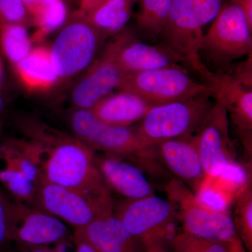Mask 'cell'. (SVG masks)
<instances>
[{
    "instance_id": "14",
    "label": "cell",
    "mask_w": 252,
    "mask_h": 252,
    "mask_svg": "<svg viewBox=\"0 0 252 252\" xmlns=\"http://www.w3.org/2000/svg\"><path fill=\"white\" fill-rule=\"evenodd\" d=\"M209 86L212 97L225 107L245 148L252 153V88L244 85L230 73H215Z\"/></svg>"
},
{
    "instance_id": "15",
    "label": "cell",
    "mask_w": 252,
    "mask_h": 252,
    "mask_svg": "<svg viewBox=\"0 0 252 252\" xmlns=\"http://www.w3.org/2000/svg\"><path fill=\"white\" fill-rule=\"evenodd\" d=\"M158 160L162 166L196 195L207 175L191 136L162 141L154 144Z\"/></svg>"
},
{
    "instance_id": "32",
    "label": "cell",
    "mask_w": 252,
    "mask_h": 252,
    "mask_svg": "<svg viewBox=\"0 0 252 252\" xmlns=\"http://www.w3.org/2000/svg\"><path fill=\"white\" fill-rule=\"evenodd\" d=\"M230 252H247L241 240L238 238L233 239L230 242Z\"/></svg>"
},
{
    "instance_id": "29",
    "label": "cell",
    "mask_w": 252,
    "mask_h": 252,
    "mask_svg": "<svg viewBox=\"0 0 252 252\" xmlns=\"http://www.w3.org/2000/svg\"><path fill=\"white\" fill-rule=\"evenodd\" d=\"M228 73L236 78L244 85L252 88V54L249 55L245 62L240 63L234 70Z\"/></svg>"
},
{
    "instance_id": "21",
    "label": "cell",
    "mask_w": 252,
    "mask_h": 252,
    "mask_svg": "<svg viewBox=\"0 0 252 252\" xmlns=\"http://www.w3.org/2000/svg\"><path fill=\"white\" fill-rule=\"evenodd\" d=\"M130 0H99L86 9L80 10L84 18L104 36L121 31L130 19Z\"/></svg>"
},
{
    "instance_id": "18",
    "label": "cell",
    "mask_w": 252,
    "mask_h": 252,
    "mask_svg": "<svg viewBox=\"0 0 252 252\" xmlns=\"http://www.w3.org/2000/svg\"><path fill=\"white\" fill-rule=\"evenodd\" d=\"M79 230L101 252H146L114 212Z\"/></svg>"
},
{
    "instance_id": "30",
    "label": "cell",
    "mask_w": 252,
    "mask_h": 252,
    "mask_svg": "<svg viewBox=\"0 0 252 252\" xmlns=\"http://www.w3.org/2000/svg\"><path fill=\"white\" fill-rule=\"evenodd\" d=\"M73 241L76 252H101L85 238L80 230L74 229Z\"/></svg>"
},
{
    "instance_id": "26",
    "label": "cell",
    "mask_w": 252,
    "mask_h": 252,
    "mask_svg": "<svg viewBox=\"0 0 252 252\" xmlns=\"http://www.w3.org/2000/svg\"><path fill=\"white\" fill-rule=\"evenodd\" d=\"M230 242L198 238L181 230L172 242L170 252H230Z\"/></svg>"
},
{
    "instance_id": "10",
    "label": "cell",
    "mask_w": 252,
    "mask_h": 252,
    "mask_svg": "<svg viewBox=\"0 0 252 252\" xmlns=\"http://www.w3.org/2000/svg\"><path fill=\"white\" fill-rule=\"evenodd\" d=\"M104 36L79 11L61 31L50 49L59 77H72L89 67Z\"/></svg>"
},
{
    "instance_id": "37",
    "label": "cell",
    "mask_w": 252,
    "mask_h": 252,
    "mask_svg": "<svg viewBox=\"0 0 252 252\" xmlns=\"http://www.w3.org/2000/svg\"><path fill=\"white\" fill-rule=\"evenodd\" d=\"M5 252H18L17 250H6Z\"/></svg>"
},
{
    "instance_id": "19",
    "label": "cell",
    "mask_w": 252,
    "mask_h": 252,
    "mask_svg": "<svg viewBox=\"0 0 252 252\" xmlns=\"http://www.w3.org/2000/svg\"><path fill=\"white\" fill-rule=\"evenodd\" d=\"M154 105L133 93L121 91L107 95L90 109L97 119L106 124L130 126L140 122Z\"/></svg>"
},
{
    "instance_id": "33",
    "label": "cell",
    "mask_w": 252,
    "mask_h": 252,
    "mask_svg": "<svg viewBox=\"0 0 252 252\" xmlns=\"http://www.w3.org/2000/svg\"><path fill=\"white\" fill-rule=\"evenodd\" d=\"M97 1H99V0H82L80 10H84L89 7L91 5L97 2Z\"/></svg>"
},
{
    "instance_id": "24",
    "label": "cell",
    "mask_w": 252,
    "mask_h": 252,
    "mask_svg": "<svg viewBox=\"0 0 252 252\" xmlns=\"http://www.w3.org/2000/svg\"><path fill=\"white\" fill-rule=\"evenodd\" d=\"M237 235L247 252H252V185L251 177L237 192L232 215Z\"/></svg>"
},
{
    "instance_id": "38",
    "label": "cell",
    "mask_w": 252,
    "mask_h": 252,
    "mask_svg": "<svg viewBox=\"0 0 252 252\" xmlns=\"http://www.w3.org/2000/svg\"><path fill=\"white\" fill-rule=\"evenodd\" d=\"M130 1H132V0H130Z\"/></svg>"
},
{
    "instance_id": "4",
    "label": "cell",
    "mask_w": 252,
    "mask_h": 252,
    "mask_svg": "<svg viewBox=\"0 0 252 252\" xmlns=\"http://www.w3.org/2000/svg\"><path fill=\"white\" fill-rule=\"evenodd\" d=\"M113 212L146 252H170L180 231L173 205L156 195L137 200L124 198L114 205Z\"/></svg>"
},
{
    "instance_id": "5",
    "label": "cell",
    "mask_w": 252,
    "mask_h": 252,
    "mask_svg": "<svg viewBox=\"0 0 252 252\" xmlns=\"http://www.w3.org/2000/svg\"><path fill=\"white\" fill-rule=\"evenodd\" d=\"M252 32L238 3L230 0L222 5L202 39L200 48L202 62L207 67L208 64L212 65L213 72H229L233 61L252 54Z\"/></svg>"
},
{
    "instance_id": "2",
    "label": "cell",
    "mask_w": 252,
    "mask_h": 252,
    "mask_svg": "<svg viewBox=\"0 0 252 252\" xmlns=\"http://www.w3.org/2000/svg\"><path fill=\"white\" fill-rule=\"evenodd\" d=\"M222 0H172L171 9L159 37L208 85L214 72L203 64L200 48L203 28L214 21Z\"/></svg>"
},
{
    "instance_id": "1",
    "label": "cell",
    "mask_w": 252,
    "mask_h": 252,
    "mask_svg": "<svg viewBox=\"0 0 252 252\" xmlns=\"http://www.w3.org/2000/svg\"><path fill=\"white\" fill-rule=\"evenodd\" d=\"M18 125L25 138L31 142L41 182L96 198H112L94 165V149L75 136L53 128L40 121L24 119Z\"/></svg>"
},
{
    "instance_id": "31",
    "label": "cell",
    "mask_w": 252,
    "mask_h": 252,
    "mask_svg": "<svg viewBox=\"0 0 252 252\" xmlns=\"http://www.w3.org/2000/svg\"><path fill=\"white\" fill-rule=\"evenodd\" d=\"M56 248H50L49 245H17L16 249L18 252H65L64 248L65 245H57Z\"/></svg>"
},
{
    "instance_id": "12",
    "label": "cell",
    "mask_w": 252,
    "mask_h": 252,
    "mask_svg": "<svg viewBox=\"0 0 252 252\" xmlns=\"http://www.w3.org/2000/svg\"><path fill=\"white\" fill-rule=\"evenodd\" d=\"M11 243L17 245L71 246L73 235L64 222L31 205L9 200Z\"/></svg>"
},
{
    "instance_id": "17",
    "label": "cell",
    "mask_w": 252,
    "mask_h": 252,
    "mask_svg": "<svg viewBox=\"0 0 252 252\" xmlns=\"http://www.w3.org/2000/svg\"><path fill=\"white\" fill-rule=\"evenodd\" d=\"M125 74L118 67L110 54L104 50L94 61L72 91L73 103L77 109H91L117 89Z\"/></svg>"
},
{
    "instance_id": "23",
    "label": "cell",
    "mask_w": 252,
    "mask_h": 252,
    "mask_svg": "<svg viewBox=\"0 0 252 252\" xmlns=\"http://www.w3.org/2000/svg\"><path fill=\"white\" fill-rule=\"evenodd\" d=\"M172 4V0H141L137 25L144 38L154 41L159 37L168 18Z\"/></svg>"
},
{
    "instance_id": "35",
    "label": "cell",
    "mask_w": 252,
    "mask_h": 252,
    "mask_svg": "<svg viewBox=\"0 0 252 252\" xmlns=\"http://www.w3.org/2000/svg\"><path fill=\"white\" fill-rule=\"evenodd\" d=\"M3 74V64L1 62V59H0V81H1V77H2Z\"/></svg>"
},
{
    "instance_id": "13",
    "label": "cell",
    "mask_w": 252,
    "mask_h": 252,
    "mask_svg": "<svg viewBox=\"0 0 252 252\" xmlns=\"http://www.w3.org/2000/svg\"><path fill=\"white\" fill-rule=\"evenodd\" d=\"M105 50L124 74L171 67L184 63L166 46L145 44L130 32L118 34Z\"/></svg>"
},
{
    "instance_id": "8",
    "label": "cell",
    "mask_w": 252,
    "mask_h": 252,
    "mask_svg": "<svg viewBox=\"0 0 252 252\" xmlns=\"http://www.w3.org/2000/svg\"><path fill=\"white\" fill-rule=\"evenodd\" d=\"M117 89L133 93L152 105L212 94L210 86L180 65L125 74Z\"/></svg>"
},
{
    "instance_id": "28",
    "label": "cell",
    "mask_w": 252,
    "mask_h": 252,
    "mask_svg": "<svg viewBox=\"0 0 252 252\" xmlns=\"http://www.w3.org/2000/svg\"><path fill=\"white\" fill-rule=\"evenodd\" d=\"M11 241L9 200L0 189V252H5Z\"/></svg>"
},
{
    "instance_id": "20",
    "label": "cell",
    "mask_w": 252,
    "mask_h": 252,
    "mask_svg": "<svg viewBox=\"0 0 252 252\" xmlns=\"http://www.w3.org/2000/svg\"><path fill=\"white\" fill-rule=\"evenodd\" d=\"M14 68L21 82L32 92L49 90L59 79L50 49L45 46L32 49L22 61L15 64Z\"/></svg>"
},
{
    "instance_id": "7",
    "label": "cell",
    "mask_w": 252,
    "mask_h": 252,
    "mask_svg": "<svg viewBox=\"0 0 252 252\" xmlns=\"http://www.w3.org/2000/svg\"><path fill=\"white\" fill-rule=\"evenodd\" d=\"M165 190L183 231L217 241L230 242L238 238L232 215L228 210H214L207 207L187 185L177 179L169 181Z\"/></svg>"
},
{
    "instance_id": "9",
    "label": "cell",
    "mask_w": 252,
    "mask_h": 252,
    "mask_svg": "<svg viewBox=\"0 0 252 252\" xmlns=\"http://www.w3.org/2000/svg\"><path fill=\"white\" fill-rule=\"evenodd\" d=\"M113 199L96 198L41 181L31 206L54 215L74 229H82L114 210Z\"/></svg>"
},
{
    "instance_id": "25",
    "label": "cell",
    "mask_w": 252,
    "mask_h": 252,
    "mask_svg": "<svg viewBox=\"0 0 252 252\" xmlns=\"http://www.w3.org/2000/svg\"><path fill=\"white\" fill-rule=\"evenodd\" d=\"M0 47L14 65L22 61L32 50L31 39L24 25H0Z\"/></svg>"
},
{
    "instance_id": "22",
    "label": "cell",
    "mask_w": 252,
    "mask_h": 252,
    "mask_svg": "<svg viewBox=\"0 0 252 252\" xmlns=\"http://www.w3.org/2000/svg\"><path fill=\"white\" fill-rule=\"evenodd\" d=\"M36 28L32 40L40 42L64 24L67 8L63 0H41L29 11Z\"/></svg>"
},
{
    "instance_id": "27",
    "label": "cell",
    "mask_w": 252,
    "mask_h": 252,
    "mask_svg": "<svg viewBox=\"0 0 252 252\" xmlns=\"http://www.w3.org/2000/svg\"><path fill=\"white\" fill-rule=\"evenodd\" d=\"M28 14L23 0H0V25H24Z\"/></svg>"
},
{
    "instance_id": "6",
    "label": "cell",
    "mask_w": 252,
    "mask_h": 252,
    "mask_svg": "<svg viewBox=\"0 0 252 252\" xmlns=\"http://www.w3.org/2000/svg\"><path fill=\"white\" fill-rule=\"evenodd\" d=\"M212 94H204L193 98L154 105L136 130L147 145L162 141L185 138L199 128L213 107Z\"/></svg>"
},
{
    "instance_id": "3",
    "label": "cell",
    "mask_w": 252,
    "mask_h": 252,
    "mask_svg": "<svg viewBox=\"0 0 252 252\" xmlns=\"http://www.w3.org/2000/svg\"><path fill=\"white\" fill-rule=\"evenodd\" d=\"M73 134L94 152L130 160L149 172L159 171L154 145H147L135 127L106 124L90 109H74L69 117Z\"/></svg>"
},
{
    "instance_id": "11",
    "label": "cell",
    "mask_w": 252,
    "mask_h": 252,
    "mask_svg": "<svg viewBox=\"0 0 252 252\" xmlns=\"http://www.w3.org/2000/svg\"><path fill=\"white\" fill-rule=\"evenodd\" d=\"M228 117L225 107L215 100L211 111L191 136L207 179L217 177L235 165V152L230 137Z\"/></svg>"
},
{
    "instance_id": "36",
    "label": "cell",
    "mask_w": 252,
    "mask_h": 252,
    "mask_svg": "<svg viewBox=\"0 0 252 252\" xmlns=\"http://www.w3.org/2000/svg\"><path fill=\"white\" fill-rule=\"evenodd\" d=\"M2 131H3V124L2 122H1V119H0V142L1 140V135H2Z\"/></svg>"
},
{
    "instance_id": "16",
    "label": "cell",
    "mask_w": 252,
    "mask_h": 252,
    "mask_svg": "<svg viewBox=\"0 0 252 252\" xmlns=\"http://www.w3.org/2000/svg\"><path fill=\"white\" fill-rule=\"evenodd\" d=\"M106 187L128 200H137L155 195V190L143 170L126 159L103 154L94 158Z\"/></svg>"
},
{
    "instance_id": "34",
    "label": "cell",
    "mask_w": 252,
    "mask_h": 252,
    "mask_svg": "<svg viewBox=\"0 0 252 252\" xmlns=\"http://www.w3.org/2000/svg\"><path fill=\"white\" fill-rule=\"evenodd\" d=\"M4 107V99L3 96L0 94V114L2 112Z\"/></svg>"
}]
</instances>
